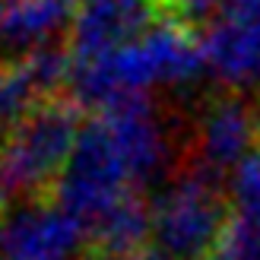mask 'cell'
Segmentation results:
<instances>
[{
    "label": "cell",
    "mask_w": 260,
    "mask_h": 260,
    "mask_svg": "<svg viewBox=\"0 0 260 260\" xmlns=\"http://www.w3.org/2000/svg\"><path fill=\"white\" fill-rule=\"evenodd\" d=\"M152 251L162 260H213L232 222L222 178L181 162L178 175L152 197Z\"/></svg>",
    "instance_id": "obj_1"
},
{
    "label": "cell",
    "mask_w": 260,
    "mask_h": 260,
    "mask_svg": "<svg viewBox=\"0 0 260 260\" xmlns=\"http://www.w3.org/2000/svg\"><path fill=\"white\" fill-rule=\"evenodd\" d=\"M80 114L83 108L70 95L42 99L0 140L13 193H22L25 200L51 193L83 134Z\"/></svg>",
    "instance_id": "obj_2"
},
{
    "label": "cell",
    "mask_w": 260,
    "mask_h": 260,
    "mask_svg": "<svg viewBox=\"0 0 260 260\" xmlns=\"http://www.w3.org/2000/svg\"><path fill=\"white\" fill-rule=\"evenodd\" d=\"M134 193L140 190L130 181V172L118 146H114L105 121L95 114L92 121L83 124L76 149L48 197L63 213H70L83 225V232H89L99 219H105L114 206L134 197Z\"/></svg>",
    "instance_id": "obj_3"
},
{
    "label": "cell",
    "mask_w": 260,
    "mask_h": 260,
    "mask_svg": "<svg viewBox=\"0 0 260 260\" xmlns=\"http://www.w3.org/2000/svg\"><path fill=\"white\" fill-rule=\"evenodd\" d=\"M130 172L134 187H149L175 168V134L149 95H121L99 111Z\"/></svg>",
    "instance_id": "obj_4"
},
{
    "label": "cell",
    "mask_w": 260,
    "mask_h": 260,
    "mask_svg": "<svg viewBox=\"0 0 260 260\" xmlns=\"http://www.w3.org/2000/svg\"><path fill=\"white\" fill-rule=\"evenodd\" d=\"M257 140H260L257 108L238 92H222L203 105L197 124H193L184 162L225 181L229 172L235 175V168L257 152L254 149Z\"/></svg>",
    "instance_id": "obj_5"
},
{
    "label": "cell",
    "mask_w": 260,
    "mask_h": 260,
    "mask_svg": "<svg viewBox=\"0 0 260 260\" xmlns=\"http://www.w3.org/2000/svg\"><path fill=\"white\" fill-rule=\"evenodd\" d=\"M206 70L232 92L260 86V0H229L203 29Z\"/></svg>",
    "instance_id": "obj_6"
},
{
    "label": "cell",
    "mask_w": 260,
    "mask_h": 260,
    "mask_svg": "<svg viewBox=\"0 0 260 260\" xmlns=\"http://www.w3.org/2000/svg\"><path fill=\"white\" fill-rule=\"evenodd\" d=\"M83 244V225L51 197H32L0 216L4 260H73Z\"/></svg>",
    "instance_id": "obj_7"
},
{
    "label": "cell",
    "mask_w": 260,
    "mask_h": 260,
    "mask_svg": "<svg viewBox=\"0 0 260 260\" xmlns=\"http://www.w3.org/2000/svg\"><path fill=\"white\" fill-rule=\"evenodd\" d=\"M80 0H10L0 25V63H19L51 45L70 42Z\"/></svg>",
    "instance_id": "obj_8"
},
{
    "label": "cell",
    "mask_w": 260,
    "mask_h": 260,
    "mask_svg": "<svg viewBox=\"0 0 260 260\" xmlns=\"http://www.w3.org/2000/svg\"><path fill=\"white\" fill-rule=\"evenodd\" d=\"M213 260H260V232L232 213V222L222 241H219Z\"/></svg>",
    "instance_id": "obj_9"
},
{
    "label": "cell",
    "mask_w": 260,
    "mask_h": 260,
    "mask_svg": "<svg viewBox=\"0 0 260 260\" xmlns=\"http://www.w3.org/2000/svg\"><path fill=\"white\" fill-rule=\"evenodd\" d=\"M10 197H13V184H10V175H7V165H4V155H0V216L10 210Z\"/></svg>",
    "instance_id": "obj_10"
},
{
    "label": "cell",
    "mask_w": 260,
    "mask_h": 260,
    "mask_svg": "<svg viewBox=\"0 0 260 260\" xmlns=\"http://www.w3.org/2000/svg\"><path fill=\"white\" fill-rule=\"evenodd\" d=\"M127 260H162V257L149 248V251H140V254H134V257H127Z\"/></svg>",
    "instance_id": "obj_11"
},
{
    "label": "cell",
    "mask_w": 260,
    "mask_h": 260,
    "mask_svg": "<svg viewBox=\"0 0 260 260\" xmlns=\"http://www.w3.org/2000/svg\"><path fill=\"white\" fill-rule=\"evenodd\" d=\"M7 7H10L7 0H0V25H4V16H7Z\"/></svg>",
    "instance_id": "obj_12"
},
{
    "label": "cell",
    "mask_w": 260,
    "mask_h": 260,
    "mask_svg": "<svg viewBox=\"0 0 260 260\" xmlns=\"http://www.w3.org/2000/svg\"><path fill=\"white\" fill-rule=\"evenodd\" d=\"M257 127H260V108H257Z\"/></svg>",
    "instance_id": "obj_13"
},
{
    "label": "cell",
    "mask_w": 260,
    "mask_h": 260,
    "mask_svg": "<svg viewBox=\"0 0 260 260\" xmlns=\"http://www.w3.org/2000/svg\"><path fill=\"white\" fill-rule=\"evenodd\" d=\"M0 260H4V254H0Z\"/></svg>",
    "instance_id": "obj_14"
}]
</instances>
